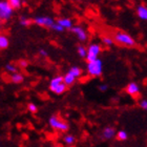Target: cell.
<instances>
[{"mask_svg": "<svg viewBox=\"0 0 147 147\" xmlns=\"http://www.w3.org/2000/svg\"><path fill=\"white\" fill-rule=\"evenodd\" d=\"M23 75H22L21 73H14L11 75V81H12L13 83H15V84H19V83L23 82Z\"/></svg>", "mask_w": 147, "mask_h": 147, "instance_id": "4fadbf2b", "label": "cell"}, {"mask_svg": "<svg viewBox=\"0 0 147 147\" xmlns=\"http://www.w3.org/2000/svg\"><path fill=\"white\" fill-rule=\"evenodd\" d=\"M49 124L53 129L58 130V131H61V132L67 131L68 129H69L68 123L65 122L64 120L60 119V118H59L58 116H56V115H54V116H52L49 118Z\"/></svg>", "mask_w": 147, "mask_h": 147, "instance_id": "7a4b0ae2", "label": "cell"}, {"mask_svg": "<svg viewBox=\"0 0 147 147\" xmlns=\"http://www.w3.org/2000/svg\"><path fill=\"white\" fill-rule=\"evenodd\" d=\"M113 38L115 40V42H117L118 44H121L123 46H126V47H134L137 44L136 40L130 35H128L127 33L122 31L115 32Z\"/></svg>", "mask_w": 147, "mask_h": 147, "instance_id": "6da1fadb", "label": "cell"}, {"mask_svg": "<svg viewBox=\"0 0 147 147\" xmlns=\"http://www.w3.org/2000/svg\"><path fill=\"white\" fill-rule=\"evenodd\" d=\"M126 92L129 96H131L132 98H137L140 95V86L136 82H130L128 85L126 86Z\"/></svg>", "mask_w": 147, "mask_h": 147, "instance_id": "ba28073f", "label": "cell"}, {"mask_svg": "<svg viewBox=\"0 0 147 147\" xmlns=\"http://www.w3.org/2000/svg\"><path fill=\"white\" fill-rule=\"evenodd\" d=\"M71 33L76 35L77 38H78L80 41H86V40H87V38H88L86 31L83 28L79 26V25L73 26V28H71Z\"/></svg>", "mask_w": 147, "mask_h": 147, "instance_id": "52a82bcc", "label": "cell"}, {"mask_svg": "<svg viewBox=\"0 0 147 147\" xmlns=\"http://www.w3.org/2000/svg\"><path fill=\"white\" fill-rule=\"evenodd\" d=\"M137 15L141 20H147V7L145 5H139L137 7Z\"/></svg>", "mask_w": 147, "mask_h": 147, "instance_id": "7c38bea8", "label": "cell"}, {"mask_svg": "<svg viewBox=\"0 0 147 147\" xmlns=\"http://www.w3.org/2000/svg\"><path fill=\"white\" fill-rule=\"evenodd\" d=\"M19 22H20V24L22 26H28V25L31 24V20L28 18H26V17H24V16H22L21 18L19 19Z\"/></svg>", "mask_w": 147, "mask_h": 147, "instance_id": "cb8c5ba5", "label": "cell"}, {"mask_svg": "<svg viewBox=\"0 0 147 147\" xmlns=\"http://www.w3.org/2000/svg\"><path fill=\"white\" fill-rule=\"evenodd\" d=\"M57 23L58 24H60L62 26V28H64V30H66V28H73V21H71V19L68 18H60L57 20Z\"/></svg>", "mask_w": 147, "mask_h": 147, "instance_id": "8fae6325", "label": "cell"}, {"mask_svg": "<svg viewBox=\"0 0 147 147\" xmlns=\"http://www.w3.org/2000/svg\"><path fill=\"white\" fill-rule=\"evenodd\" d=\"M87 73L90 77H100L103 71V64L100 59H97L96 61L87 62V66H86Z\"/></svg>", "mask_w": 147, "mask_h": 147, "instance_id": "277c9868", "label": "cell"}, {"mask_svg": "<svg viewBox=\"0 0 147 147\" xmlns=\"http://www.w3.org/2000/svg\"><path fill=\"white\" fill-rule=\"evenodd\" d=\"M115 136H117L116 130H115L113 127H110V126L105 127V128L103 129V131H102V138L105 139V140H110V139H113Z\"/></svg>", "mask_w": 147, "mask_h": 147, "instance_id": "9c48e42d", "label": "cell"}, {"mask_svg": "<svg viewBox=\"0 0 147 147\" xmlns=\"http://www.w3.org/2000/svg\"><path fill=\"white\" fill-rule=\"evenodd\" d=\"M63 142H64L66 145H68V146H71V145L75 144L76 138H75L73 135H65L64 137H63Z\"/></svg>", "mask_w": 147, "mask_h": 147, "instance_id": "ac0fdd59", "label": "cell"}, {"mask_svg": "<svg viewBox=\"0 0 147 147\" xmlns=\"http://www.w3.org/2000/svg\"><path fill=\"white\" fill-rule=\"evenodd\" d=\"M102 42L104 43L106 46H113L115 40H113V38H111V37L104 36V37H102Z\"/></svg>", "mask_w": 147, "mask_h": 147, "instance_id": "44dd1931", "label": "cell"}, {"mask_svg": "<svg viewBox=\"0 0 147 147\" xmlns=\"http://www.w3.org/2000/svg\"><path fill=\"white\" fill-rule=\"evenodd\" d=\"M33 21L36 23L37 25H40V26H44V28H52L53 25L55 24L56 22L54 21V19H52L51 17H36L34 18Z\"/></svg>", "mask_w": 147, "mask_h": 147, "instance_id": "8992f818", "label": "cell"}, {"mask_svg": "<svg viewBox=\"0 0 147 147\" xmlns=\"http://www.w3.org/2000/svg\"><path fill=\"white\" fill-rule=\"evenodd\" d=\"M14 9L9 3L7 0H1L0 1V19L1 21H9L12 18Z\"/></svg>", "mask_w": 147, "mask_h": 147, "instance_id": "3957f363", "label": "cell"}, {"mask_svg": "<svg viewBox=\"0 0 147 147\" xmlns=\"http://www.w3.org/2000/svg\"><path fill=\"white\" fill-rule=\"evenodd\" d=\"M66 89H67V86H66V84L63 82V83H61L60 85L57 86L56 88L53 89L52 92H54V94H56V95H62L63 92H66Z\"/></svg>", "mask_w": 147, "mask_h": 147, "instance_id": "9a60e30c", "label": "cell"}, {"mask_svg": "<svg viewBox=\"0 0 147 147\" xmlns=\"http://www.w3.org/2000/svg\"><path fill=\"white\" fill-rule=\"evenodd\" d=\"M108 86L106 84H101V85L99 86V89L101 90V92H105V90H107Z\"/></svg>", "mask_w": 147, "mask_h": 147, "instance_id": "f1b7e54d", "label": "cell"}, {"mask_svg": "<svg viewBox=\"0 0 147 147\" xmlns=\"http://www.w3.org/2000/svg\"><path fill=\"white\" fill-rule=\"evenodd\" d=\"M77 53H78V55H79L80 57H82V58L86 59V57H87V49L82 45H79L77 47Z\"/></svg>", "mask_w": 147, "mask_h": 147, "instance_id": "d6986e66", "label": "cell"}, {"mask_svg": "<svg viewBox=\"0 0 147 147\" xmlns=\"http://www.w3.org/2000/svg\"><path fill=\"white\" fill-rule=\"evenodd\" d=\"M18 64L20 67L25 68L26 66H28V60H25V59H20V60L18 61Z\"/></svg>", "mask_w": 147, "mask_h": 147, "instance_id": "4316f807", "label": "cell"}, {"mask_svg": "<svg viewBox=\"0 0 147 147\" xmlns=\"http://www.w3.org/2000/svg\"><path fill=\"white\" fill-rule=\"evenodd\" d=\"M139 105H140V107H141L142 109L147 110V100H146V99H143V100H141V101L139 102Z\"/></svg>", "mask_w": 147, "mask_h": 147, "instance_id": "83f0119b", "label": "cell"}, {"mask_svg": "<svg viewBox=\"0 0 147 147\" xmlns=\"http://www.w3.org/2000/svg\"><path fill=\"white\" fill-rule=\"evenodd\" d=\"M39 54H40V56H42V57H46V56H47V52H46L45 49H40Z\"/></svg>", "mask_w": 147, "mask_h": 147, "instance_id": "f546056e", "label": "cell"}, {"mask_svg": "<svg viewBox=\"0 0 147 147\" xmlns=\"http://www.w3.org/2000/svg\"><path fill=\"white\" fill-rule=\"evenodd\" d=\"M63 76H56L54 77L52 80H51V82H49V89H51V92H52L53 89L56 88L58 85H60L61 83H63Z\"/></svg>", "mask_w": 147, "mask_h": 147, "instance_id": "30bf717a", "label": "cell"}, {"mask_svg": "<svg viewBox=\"0 0 147 147\" xmlns=\"http://www.w3.org/2000/svg\"><path fill=\"white\" fill-rule=\"evenodd\" d=\"M4 67H5L6 71H9V73H11V74L17 73V67H16L13 63H7V64H5V66H4Z\"/></svg>", "mask_w": 147, "mask_h": 147, "instance_id": "603a6c76", "label": "cell"}, {"mask_svg": "<svg viewBox=\"0 0 147 147\" xmlns=\"http://www.w3.org/2000/svg\"><path fill=\"white\" fill-rule=\"evenodd\" d=\"M9 45V40L5 35H1L0 36V49H6Z\"/></svg>", "mask_w": 147, "mask_h": 147, "instance_id": "2e32d148", "label": "cell"}, {"mask_svg": "<svg viewBox=\"0 0 147 147\" xmlns=\"http://www.w3.org/2000/svg\"><path fill=\"white\" fill-rule=\"evenodd\" d=\"M7 1H9V3L12 5V7L14 9H18L21 7V0H7Z\"/></svg>", "mask_w": 147, "mask_h": 147, "instance_id": "7402d4cb", "label": "cell"}, {"mask_svg": "<svg viewBox=\"0 0 147 147\" xmlns=\"http://www.w3.org/2000/svg\"><path fill=\"white\" fill-rule=\"evenodd\" d=\"M68 73L71 74V75H73L75 78H80L81 77V75H82V69L80 67H78V66H73V67L68 71Z\"/></svg>", "mask_w": 147, "mask_h": 147, "instance_id": "e0dca14e", "label": "cell"}, {"mask_svg": "<svg viewBox=\"0 0 147 147\" xmlns=\"http://www.w3.org/2000/svg\"><path fill=\"white\" fill-rule=\"evenodd\" d=\"M117 139L119 141H126L128 139V134L125 130H120V131L117 132Z\"/></svg>", "mask_w": 147, "mask_h": 147, "instance_id": "ffe728a7", "label": "cell"}, {"mask_svg": "<svg viewBox=\"0 0 147 147\" xmlns=\"http://www.w3.org/2000/svg\"><path fill=\"white\" fill-rule=\"evenodd\" d=\"M63 81H64V83L66 84V86H67V87H69V86H71L74 83H75V81H76V78H75L73 75H71V74L67 71V73L63 76Z\"/></svg>", "mask_w": 147, "mask_h": 147, "instance_id": "5bb4252c", "label": "cell"}, {"mask_svg": "<svg viewBox=\"0 0 147 147\" xmlns=\"http://www.w3.org/2000/svg\"><path fill=\"white\" fill-rule=\"evenodd\" d=\"M28 111H31L32 113H36L37 111H38V107H37V105L34 104V103H28Z\"/></svg>", "mask_w": 147, "mask_h": 147, "instance_id": "d4e9b609", "label": "cell"}, {"mask_svg": "<svg viewBox=\"0 0 147 147\" xmlns=\"http://www.w3.org/2000/svg\"><path fill=\"white\" fill-rule=\"evenodd\" d=\"M51 30H53V31H55V32H59V33H61V32L64 31V28H62V26L60 24H58L57 22H56L55 24L53 25V28H51Z\"/></svg>", "mask_w": 147, "mask_h": 147, "instance_id": "484cf974", "label": "cell"}, {"mask_svg": "<svg viewBox=\"0 0 147 147\" xmlns=\"http://www.w3.org/2000/svg\"><path fill=\"white\" fill-rule=\"evenodd\" d=\"M102 51V47L98 43H92L87 47V57H86V61L92 62L99 59V55Z\"/></svg>", "mask_w": 147, "mask_h": 147, "instance_id": "5b68a950", "label": "cell"}, {"mask_svg": "<svg viewBox=\"0 0 147 147\" xmlns=\"http://www.w3.org/2000/svg\"><path fill=\"white\" fill-rule=\"evenodd\" d=\"M75 1H80V0H75Z\"/></svg>", "mask_w": 147, "mask_h": 147, "instance_id": "4dcf8cb0", "label": "cell"}]
</instances>
